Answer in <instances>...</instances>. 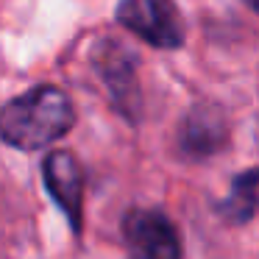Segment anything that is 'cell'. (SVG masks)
<instances>
[{
  "label": "cell",
  "instance_id": "6da1fadb",
  "mask_svg": "<svg viewBox=\"0 0 259 259\" xmlns=\"http://www.w3.org/2000/svg\"><path fill=\"white\" fill-rule=\"evenodd\" d=\"M75 123L70 98L59 87L42 84L25 95H17L3 106L0 134L12 148L36 151L64 137Z\"/></svg>",
  "mask_w": 259,
  "mask_h": 259
},
{
  "label": "cell",
  "instance_id": "277c9868",
  "mask_svg": "<svg viewBox=\"0 0 259 259\" xmlns=\"http://www.w3.org/2000/svg\"><path fill=\"white\" fill-rule=\"evenodd\" d=\"M131 259H181L176 226L159 209H131L123 220Z\"/></svg>",
  "mask_w": 259,
  "mask_h": 259
},
{
  "label": "cell",
  "instance_id": "ba28073f",
  "mask_svg": "<svg viewBox=\"0 0 259 259\" xmlns=\"http://www.w3.org/2000/svg\"><path fill=\"white\" fill-rule=\"evenodd\" d=\"M248 6H251L253 12H259V0H248Z\"/></svg>",
  "mask_w": 259,
  "mask_h": 259
},
{
  "label": "cell",
  "instance_id": "5b68a950",
  "mask_svg": "<svg viewBox=\"0 0 259 259\" xmlns=\"http://www.w3.org/2000/svg\"><path fill=\"white\" fill-rule=\"evenodd\" d=\"M42 179L53 201L67 214L73 231H81V203H84V176L70 151H53L48 153L42 164Z\"/></svg>",
  "mask_w": 259,
  "mask_h": 259
},
{
  "label": "cell",
  "instance_id": "52a82bcc",
  "mask_svg": "<svg viewBox=\"0 0 259 259\" xmlns=\"http://www.w3.org/2000/svg\"><path fill=\"white\" fill-rule=\"evenodd\" d=\"M259 209V167L245 170L234 179L231 195L220 203V214L229 223H248Z\"/></svg>",
  "mask_w": 259,
  "mask_h": 259
},
{
  "label": "cell",
  "instance_id": "8992f818",
  "mask_svg": "<svg viewBox=\"0 0 259 259\" xmlns=\"http://www.w3.org/2000/svg\"><path fill=\"white\" fill-rule=\"evenodd\" d=\"M226 117L214 106H195L179 128V148L190 159H206L226 145Z\"/></svg>",
  "mask_w": 259,
  "mask_h": 259
},
{
  "label": "cell",
  "instance_id": "3957f363",
  "mask_svg": "<svg viewBox=\"0 0 259 259\" xmlns=\"http://www.w3.org/2000/svg\"><path fill=\"white\" fill-rule=\"evenodd\" d=\"M92 64H95L98 78L103 81L114 106L128 120L140 117L142 98H140V81H137V59L128 53V48H123L114 39H103L92 51Z\"/></svg>",
  "mask_w": 259,
  "mask_h": 259
},
{
  "label": "cell",
  "instance_id": "7a4b0ae2",
  "mask_svg": "<svg viewBox=\"0 0 259 259\" xmlns=\"http://www.w3.org/2000/svg\"><path fill=\"white\" fill-rule=\"evenodd\" d=\"M117 23L162 51L184 45V20L176 0H120Z\"/></svg>",
  "mask_w": 259,
  "mask_h": 259
}]
</instances>
